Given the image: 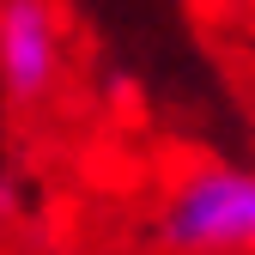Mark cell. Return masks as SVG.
Here are the masks:
<instances>
[{
    "mask_svg": "<svg viewBox=\"0 0 255 255\" xmlns=\"http://www.w3.org/2000/svg\"><path fill=\"white\" fill-rule=\"evenodd\" d=\"M158 237L182 255H255V170L195 164L158 207Z\"/></svg>",
    "mask_w": 255,
    "mask_h": 255,
    "instance_id": "1",
    "label": "cell"
},
{
    "mask_svg": "<svg viewBox=\"0 0 255 255\" xmlns=\"http://www.w3.org/2000/svg\"><path fill=\"white\" fill-rule=\"evenodd\" d=\"M67 67V30L49 0H0V98L43 104Z\"/></svg>",
    "mask_w": 255,
    "mask_h": 255,
    "instance_id": "2",
    "label": "cell"
}]
</instances>
